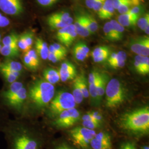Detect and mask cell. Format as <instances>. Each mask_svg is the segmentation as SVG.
Wrapping results in <instances>:
<instances>
[{
	"mask_svg": "<svg viewBox=\"0 0 149 149\" xmlns=\"http://www.w3.org/2000/svg\"><path fill=\"white\" fill-rule=\"evenodd\" d=\"M10 113L6 109L0 101V132L1 133L3 128L8 121L10 118Z\"/></svg>",
	"mask_w": 149,
	"mask_h": 149,
	"instance_id": "25",
	"label": "cell"
},
{
	"mask_svg": "<svg viewBox=\"0 0 149 149\" xmlns=\"http://www.w3.org/2000/svg\"><path fill=\"white\" fill-rule=\"evenodd\" d=\"M130 49L137 55L149 56V38L140 37L132 39L130 42Z\"/></svg>",
	"mask_w": 149,
	"mask_h": 149,
	"instance_id": "11",
	"label": "cell"
},
{
	"mask_svg": "<svg viewBox=\"0 0 149 149\" xmlns=\"http://www.w3.org/2000/svg\"><path fill=\"white\" fill-rule=\"evenodd\" d=\"M133 5L134 6H135L141 5V3L146 0H130Z\"/></svg>",
	"mask_w": 149,
	"mask_h": 149,
	"instance_id": "60",
	"label": "cell"
},
{
	"mask_svg": "<svg viewBox=\"0 0 149 149\" xmlns=\"http://www.w3.org/2000/svg\"><path fill=\"white\" fill-rule=\"evenodd\" d=\"M77 77L78 80L79 85L80 87V90L81 91L84 98H88L90 95L85 77L83 75L77 76Z\"/></svg>",
	"mask_w": 149,
	"mask_h": 149,
	"instance_id": "31",
	"label": "cell"
},
{
	"mask_svg": "<svg viewBox=\"0 0 149 149\" xmlns=\"http://www.w3.org/2000/svg\"><path fill=\"white\" fill-rule=\"evenodd\" d=\"M82 119L83 121H87V120H93V118L91 116V112H88L85 115L83 116V117L82 118Z\"/></svg>",
	"mask_w": 149,
	"mask_h": 149,
	"instance_id": "58",
	"label": "cell"
},
{
	"mask_svg": "<svg viewBox=\"0 0 149 149\" xmlns=\"http://www.w3.org/2000/svg\"><path fill=\"white\" fill-rule=\"evenodd\" d=\"M136 26L143 31L149 27V14L146 13L141 16L138 19L136 22Z\"/></svg>",
	"mask_w": 149,
	"mask_h": 149,
	"instance_id": "34",
	"label": "cell"
},
{
	"mask_svg": "<svg viewBox=\"0 0 149 149\" xmlns=\"http://www.w3.org/2000/svg\"><path fill=\"white\" fill-rule=\"evenodd\" d=\"M39 5L43 7H50L53 5L58 0H37Z\"/></svg>",
	"mask_w": 149,
	"mask_h": 149,
	"instance_id": "48",
	"label": "cell"
},
{
	"mask_svg": "<svg viewBox=\"0 0 149 149\" xmlns=\"http://www.w3.org/2000/svg\"><path fill=\"white\" fill-rule=\"evenodd\" d=\"M126 1L127 0H113V6L115 10H117L120 5Z\"/></svg>",
	"mask_w": 149,
	"mask_h": 149,
	"instance_id": "56",
	"label": "cell"
},
{
	"mask_svg": "<svg viewBox=\"0 0 149 149\" xmlns=\"http://www.w3.org/2000/svg\"><path fill=\"white\" fill-rule=\"evenodd\" d=\"M77 36L78 35L76 33L75 28H74V29L70 33L69 36H68V37L66 39L65 42L64 43V45L67 47H70L72 44V43L74 42L76 38L77 37Z\"/></svg>",
	"mask_w": 149,
	"mask_h": 149,
	"instance_id": "42",
	"label": "cell"
},
{
	"mask_svg": "<svg viewBox=\"0 0 149 149\" xmlns=\"http://www.w3.org/2000/svg\"><path fill=\"white\" fill-rule=\"evenodd\" d=\"M26 53H27L36 63H37L38 65H40L39 57L37 53V52H36L35 49H31L29 50H28Z\"/></svg>",
	"mask_w": 149,
	"mask_h": 149,
	"instance_id": "46",
	"label": "cell"
},
{
	"mask_svg": "<svg viewBox=\"0 0 149 149\" xmlns=\"http://www.w3.org/2000/svg\"><path fill=\"white\" fill-rule=\"evenodd\" d=\"M26 85L23 80H19L10 84L4 85L0 90V101L3 105Z\"/></svg>",
	"mask_w": 149,
	"mask_h": 149,
	"instance_id": "9",
	"label": "cell"
},
{
	"mask_svg": "<svg viewBox=\"0 0 149 149\" xmlns=\"http://www.w3.org/2000/svg\"><path fill=\"white\" fill-rule=\"evenodd\" d=\"M65 57V56H64V55L49 53L48 60L50 62L55 63H57L58 61L62 60L63 59H64Z\"/></svg>",
	"mask_w": 149,
	"mask_h": 149,
	"instance_id": "44",
	"label": "cell"
},
{
	"mask_svg": "<svg viewBox=\"0 0 149 149\" xmlns=\"http://www.w3.org/2000/svg\"><path fill=\"white\" fill-rule=\"evenodd\" d=\"M0 54L6 59L15 60L19 57L20 50L18 47H8L2 45Z\"/></svg>",
	"mask_w": 149,
	"mask_h": 149,
	"instance_id": "21",
	"label": "cell"
},
{
	"mask_svg": "<svg viewBox=\"0 0 149 149\" xmlns=\"http://www.w3.org/2000/svg\"><path fill=\"white\" fill-rule=\"evenodd\" d=\"M17 46H18V48L19 49V50L20 51L23 52L24 53L27 52L30 49H29L28 48V47L27 46L22 34L21 36H19L18 40V43H17Z\"/></svg>",
	"mask_w": 149,
	"mask_h": 149,
	"instance_id": "38",
	"label": "cell"
},
{
	"mask_svg": "<svg viewBox=\"0 0 149 149\" xmlns=\"http://www.w3.org/2000/svg\"><path fill=\"white\" fill-rule=\"evenodd\" d=\"M91 114L94 120L101 124L103 122V116L102 115V114H101L100 112H97V111L91 112Z\"/></svg>",
	"mask_w": 149,
	"mask_h": 149,
	"instance_id": "47",
	"label": "cell"
},
{
	"mask_svg": "<svg viewBox=\"0 0 149 149\" xmlns=\"http://www.w3.org/2000/svg\"><path fill=\"white\" fill-rule=\"evenodd\" d=\"M101 124L96 122L94 120H87V121H83L82 122V126L83 127L94 130L96 128H100L101 127Z\"/></svg>",
	"mask_w": 149,
	"mask_h": 149,
	"instance_id": "40",
	"label": "cell"
},
{
	"mask_svg": "<svg viewBox=\"0 0 149 149\" xmlns=\"http://www.w3.org/2000/svg\"><path fill=\"white\" fill-rule=\"evenodd\" d=\"M27 46L29 49H32V45L33 44V34L31 32H27L22 34Z\"/></svg>",
	"mask_w": 149,
	"mask_h": 149,
	"instance_id": "43",
	"label": "cell"
},
{
	"mask_svg": "<svg viewBox=\"0 0 149 149\" xmlns=\"http://www.w3.org/2000/svg\"><path fill=\"white\" fill-rule=\"evenodd\" d=\"M27 102L26 116L45 112L55 94L53 85L38 78L27 86Z\"/></svg>",
	"mask_w": 149,
	"mask_h": 149,
	"instance_id": "2",
	"label": "cell"
},
{
	"mask_svg": "<svg viewBox=\"0 0 149 149\" xmlns=\"http://www.w3.org/2000/svg\"><path fill=\"white\" fill-rule=\"evenodd\" d=\"M0 65L7 69L15 72L24 74L23 65L19 61L13 59H6L3 62H0Z\"/></svg>",
	"mask_w": 149,
	"mask_h": 149,
	"instance_id": "19",
	"label": "cell"
},
{
	"mask_svg": "<svg viewBox=\"0 0 149 149\" xmlns=\"http://www.w3.org/2000/svg\"><path fill=\"white\" fill-rule=\"evenodd\" d=\"M81 119L80 112L75 108L61 112L54 118L52 125L57 128H69L78 122Z\"/></svg>",
	"mask_w": 149,
	"mask_h": 149,
	"instance_id": "7",
	"label": "cell"
},
{
	"mask_svg": "<svg viewBox=\"0 0 149 149\" xmlns=\"http://www.w3.org/2000/svg\"><path fill=\"white\" fill-rule=\"evenodd\" d=\"M100 74L101 73L97 71H93L90 73L88 76V85L94 82L99 77Z\"/></svg>",
	"mask_w": 149,
	"mask_h": 149,
	"instance_id": "49",
	"label": "cell"
},
{
	"mask_svg": "<svg viewBox=\"0 0 149 149\" xmlns=\"http://www.w3.org/2000/svg\"><path fill=\"white\" fill-rule=\"evenodd\" d=\"M2 16V15H1V13H0V16Z\"/></svg>",
	"mask_w": 149,
	"mask_h": 149,
	"instance_id": "64",
	"label": "cell"
},
{
	"mask_svg": "<svg viewBox=\"0 0 149 149\" xmlns=\"http://www.w3.org/2000/svg\"><path fill=\"white\" fill-rule=\"evenodd\" d=\"M1 36L0 34V42H1Z\"/></svg>",
	"mask_w": 149,
	"mask_h": 149,
	"instance_id": "63",
	"label": "cell"
},
{
	"mask_svg": "<svg viewBox=\"0 0 149 149\" xmlns=\"http://www.w3.org/2000/svg\"><path fill=\"white\" fill-rule=\"evenodd\" d=\"M76 104L72 93L59 91L55 94L45 112L49 117L54 119L64 111L74 108Z\"/></svg>",
	"mask_w": 149,
	"mask_h": 149,
	"instance_id": "4",
	"label": "cell"
},
{
	"mask_svg": "<svg viewBox=\"0 0 149 149\" xmlns=\"http://www.w3.org/2000/svg\"><path fill=\"white\" fill-rule=\"evenodd\" d=\"M43 79L49 83L55 85L60 81L59 70L53 68H46L43 70Z\"/></svg>",
	"mask_w": 149,
	"mask_h": 149,
	"instance_id": "20",
	"label": "cell"
},
{
	"mask_svg": "<svg viewBox=\"0 0 149 149\" xmlns=\"http://www.w3.org/2000/svg\"><path fill=\"white\" fill-rule=\"evenodd\" d=\"M133 4L130 0H127L123 2L122 4L118 7L117 9L120 15L125 14L128 13L131 8L133 7Z\"/></svg>",
	"mask_w": 149,
	"mask_h": 149,
	"instance_id": "37",
	"label": "cell"
},
{
	"mask_svg": "<svg viewBox=\"0 0 149 149\" xmlns=\"http://www.w3.org/2000/svg\"><path fill=\"white\" fill-rule=\"evenodd\" d=\"M23 62L24 65L31 71H36L38 69L39 65L36 63L31 57L27 54V53H24L23 57Z\"/></svg>",
	"mask_w": 149,
	"mask_h": 149,
	"instance_id": "32",
	"label": "cell"
},
{
	"mask_svg": "<svg viewBox=\"0 0 149 149\" xmlns=\"http://www.w3.org/2000/svg\"><path fill=\"white\" fill-rule=\"evenodd\" d=\"M35 50L39 58L43 60H48L49 47L47 43L42 39L38 38L35 42Z\"/></svg>",
	"mask_w": 149,
	"mask_h": 149,
	"instance_id": "18",
	"label": "cell"
},
{
	"mask_svg": "<svg viewBox=\"0 0 149 149\" xmlns=\"http://www.w3.org/2000/svg\"><path fill=\"white\" fill-rule=\"evenodd\" d=\"M1 133L6 149H42L45 142L42 133L25 122L24 118L10 119Z\"/></svg>",
	"mask_w": 149,
	"mask_h": 149,
	"instance_id": "1",
	"label": "cell"
},
{
	"mask_svg": "<svg viewBox=\"0 0 149 149\" xmlns=\"http://www.w3.org/2000/svg\"><path fill=\"white\" fill-rule=\"evenodd\" d=\"M135 61H136L140 64L143 74H148L149 73V56H144L141 55H136L135 58Z\"/></svg>",
	"mask_w": 149,
	"mask_h": 149,
	"instance_id": "30",
	"label": "cell"
},
{
	"mask_svg": "<svg viewBox=\"0 0 149 149\" xmlns=\"http://www.w3.org/2000/svg\"><path fill=\"white\" fill-rule=\"evenodd\" d=\"M110 53V49L106 46H100L95 48L91 53L92 58L100 56L103 54Z\"/></svg>",
	"mask_w": 149,
	"mask_h": 149,
	"instance_id": "35",
	"label": "cell"
},
{
	"mask_svg": "<svg viewBox=\"0 0 149 149\" xmlns=\"http://www.w3.org/2000/svg\"><path fill=\"white\" fill-rule=\"evenodd\" d=\"M110 54H111L110 53L103 54V55L97 56L96 58H92V59H93V60L95 63H101V62H103L107 60H108Z\"/></svg>",
	"mask_w": 149,
	"mask_h": 149,
	"instance_id": "52",
	"label": "cell"
},
{
	"mask_svg": "<svg viewBox=\"0 0 149 149\" xmlns=\"http://www.w3.org/2000/svg\"><path fill=\"white\" fill-rule=\"evenodd\" d=\"M23 74L11 71L0 65V77L3 81L4 85L10 84L17 81L22 80Z\"/></svg>",
	"mask_w": 149,
	"mask_h": 149,
	"instance_id": "15",
	"label": "cell"
},
{
	"mask_svg": "<svg viewBox=\"0 0 149 149\" xmlns=\"http://www.w3.org/2000/svg\"><path fill=\"white\" fill-rule=\"evenodd\" d=\"M115 9L113 6V0H105L101 10L98 11V16L101 19H110L114 15Z\"/></svg>",
	"mask_w": 149,
	"mask_h": 149,
	"instance_id": "16",
	"label": "cell"
},
{
	"mask_svg": "<svg viewBox=\"0 0 149 149\" xmlns=\"http://www.w3.org/2000/svg\"><path fill=\"white\" fill-rule=\"evenodd\" d=\"M73 24L78 36L82 38H86L91 36L90 32L84 15L75 16Z\"/></svg>",
	"mask_w": 149,
	"mask_h": 149,
	"instance_id": "14",
	"label": "cell"
},
{
	"mask_svg": "<svg viewBox=\"0 0 149 149\" xmlns=\"http://www.w3.org/2000/svg\"><path fill=\"white\" fill-rule=\"evenodd\" d=\"M19 36L15 33L6 36L2 40V45L8 47H18L17 43Z\"/></svg>",
	"mask_w": 149,
	"mask_h": 149,
	"instance_id": "29",
	"label": "cell"
},
{
	"mask_svg": "<svg viewBox=\"0 0 149 149\" xmlns=\"http://www.w3.org/2000/svg\"><path fill=\"white\" fill-rule=\"evenodd\" d=\"M90 145L93 149H112L111 135L104 132L96 133Z\"/></svg>",
	"mask_w": 149,
	"mask_h": 149,
	"instance_id": "12",
	"label": "cell"
},
{
	"mask_svg": "<svg viewBox=\"0 0 149 149\" xmlns=\"http://www.w3.org/2000/svg\"><path fill=\"white\" fill-rule=\"evenodd\" d=\"M108 80V77L105 74H101L99 82L97 88V101L98 103L102 100L103 95L105 94V91L106 88L107 82Z\"/></svg>",
	"mask_w": 149,
	"mask_h": 149,
	"instance_id": "22",
	"label": "cell"
},
{
	"mask_svg": "<svg viewBox=\"0 0 149 149\" xmlns=\"http://www.w3.org/2000/svg\"><path fill=\"white\" fill-rule=\"evenodd\" d=\"M27 102L26 85L19 91L10 100L4 103L3 106L10 114H12L16 118H24L26 112Z\"/></svg>",
	"mask_w": 149,
	"mask_h": 149,
	"instance_id": "6",
	"label": "cell"
},
{
	"mask_svg": "<svg viewBox=\"0 0 149 149\" xmlns=\"http://www.w3.org/2000/svg\"><path fill=\"white\" fill-rule=\"evenodd\" d=\"M105 94L106 106L109 108L119 106L126 98L125 89L122 84L117 79H112L107 83Z\"/></svg>",
	"mask_w": 149,
	"mask_h": 149,
	"instance_id": "5",
	"label": "cell"
},
{
	"mask_svg": "<svg viewBox=\"0 0 149 149\" xmlns=\"http://www.w3.org/2000/svg\"><path fill=\"white\" fill-rule=\"evenodd\" d=\"M95 130L85 127H77L73 128L69 132V134L74 144L83 149L88 147L91 141L96 135Z\"/></svg>",
	"mask_w": 149,
	"mask_h": 149,
	"instance_id": "8",
	"label": "cell"
},
{
	"mask_svg": "<svg viewBox=\"0 0 149 149\" xmlns=\"http://www.w3.org/2000/svg\"><path fill=\"white\" fill-rule=\"evenodd\" d=\"M144 11L145 8L144 6L141 5L135 6L133 7L128 13L140 17L144 13Z\"/></svg>",
	"mask_w": 149,
	"mask_h": 149,
	"instance_id": "39",
	"label": "cell"
},
{
	"mask_svg": "<svg viewBox=\"0 0 149 149\" xmlns=\"http://www.w3.org/2000/svg\"><path fill=\"white\" fill-rule=\"evenodd\" d=\"M77 48L80 49V51L83 54H84L87 57L90 53V49L87 47L85 43L82 42H79L75 44Z\"/></svg>",
	"mask_w": 149,
	"mask_h": 149,
	"instance_id": "45",
	"label": "cell"
},
{
	"mask_svg": "<svg viewBox=\"0 0 149 149\" xmlns=\"http://www.w3.org/2000/svg\"><path fill=\"white\" fill-rule=\"evenodd\" d=\"M2 47V44L0 43V52H1V50Z\"/></svg>",
	"mask_w": 149,
	"mask_h": 149,
	"instance_id": "62",
	"label": "cell"
},
{
	"mask_svg": "<svg viewBox=\"0 0 149 149\" xmlns=\"http://www.w3.org/2000/svg\"><path fill=\"white\" fill-rule=\"evenodd\" d=\"M10 24V21L5 16H0V27H7Z\"/></svg>",
	"mask_w": 149,
	"mask_h": 149,
	"instance_id": "55",
	"label": "cell"
},
{
	"mask_svg": "<svg viewBox=\"0 0 149 149\" xmlns=\"http://www.w3.org/2000/svg\"><path fill=\"white\" fill-rule=\"evenodd\" d=\"M139 18L138 16L127 13L119 16L117 21L124 28L134 27L136 26V22Z\"/></svg>",
	"mask_w": 149,
	"mask_h": 149,
	"instance_id": "17",
	"label": "cell"
},
{
	"mask_svg": "<svg viewBox=\"0 0 149 149\" xmlns=\"http://www.w3.org/2000/svg\"><path fill=\"white\" fill-rule=\"evenodd\" d=\"M104 1H105V0H96L92 9L94 11L98 12L101 10L102 6L103 5V4H104Z\"/></svg>",
	"mask_w": 149,
	"mask_h": 149,
	"instance_id": "54",
	"label": "cell"
},
{
	"mask_svg": "<svg viewBox=\"0 0 149 149\" xmlns=\"http://www.w3.org/2000/svg\"><path fill=\"white\" fill-rule=\"evenodd\" d=\"M47 23L49 26L52 29H60L63 28L68 26L70 24H73L74 19L72 17H70L66 21L59 20V19H55L52 18H47Z\"/></svg>",
	"mask_w": 149,
	"mask_h": 149,
	"instance_id": "23",
	"label": "cell"
},
{
	"mask_svg": "<svg viewBox=\"0 0 149 149\" xmlns=\"http://www.w3.org/2000/svg\"><path fill=\"white\" fill-rule=\"evenodd\" d=\"M141 149H149V146H144L143 147H142Z\"/></svg>",
	"mask_w": 149,
	"mask_h": 149,
	"instance_id": "61",
	"label": "cell"
},
{
	"mask_svg": "<svg viewBox=\"0 0 149 149\" xmlns=\"http://www.w3.org/2000/svg\"><path fill=\"white\" fill-rule=\"evenodd\" d=\"M71 17L69 13L68 12L66 11H61L57 13H55L48 17L49 18L55 19H59V20H63L66 21L68 19Z\"/></svg>",
	"mask_w": 149,
	"mask_h": 149,
	"instance_id": "36",
	"label": "cell"
},
{
	"mask_svg": "<svg viewBox=\"0 0 149 149\" xmlns=\"http://www.w3.org/2000/svg\"><path fill=\"white\" fill-rule=\"evenodd\" d=\"M84 15L85 16L86 21L87 24V26L91 34L95 33L97 31L98 28V25L96 19L88 13H85Z\"/></svg>",
	"mask_w": 149,
	"mask_h": 149,
	"instance_id": "26",
	"label": "cell"
},
{
	"mask_svg": "<svg viewBox=\"0 0 149 149\" xmlns=\"http://www.w3.org/2000/svg\"><path fill=\"white\" fill-rule=\"evenodd\" d=\"M59 71L60 80L63 82L74 80L77 77L75 66L69 61H65L61 64Z\"/></svg>",
	"mask_w": 149,
	"mask_h": 149,
	"instance_id": "13",
	"label": "cell"
},
{
	"mask_svg": "<svg viewBox=\"0 0 149 149\" xmlns=\"http://www.w3.org/2000/svg\"><path fill=\"white\" fill-rule=\"evenodd\" d=\"M53 149H73L65 144H60L55 146Z\"/></svg>",
	"mask_w": 149,
	"mask_h": 149,
	"instance_id": "57",
	"label": "cell"
},
{
	"mask_svg": "<svg viewBox=\"0 0 149 149\" xmlns=\"http://www.w3.org/2000/svg\"><path fill=\"white\" fill-rule=\"evenodd\" d=\"M73 54L74 58L79 61H84L88 57L84 54L82 53L80 50V49L77 48V47L75 45L73 48Z\"/></svg>",
	"mask_w": 149,
	"mask_h": 149,
	"instance_id": "41",
	"label": "cell"
},
{
	"mask_svg": "<svg viewBox=\"0 0 149 149\" xmlns=\"http://www.w3.org/2000/svg\"><path fill=\"white\" fill-rule=\"evenodd\" d=\"M103 32L107 39L111 41H119L109 22H106L103 27Z\"/></svg>",
	"mask_w": 149,
	"mask_h": 149,
	"instance_id": "28",
	"label": "cell"
},
{
	"mask_svg": "<svg viewBox=\"0 0 149 149\" xmlns=\"http://www.w3.org/2000/svg\"><path fill=\"white\" fill-rule=\"evenodd\" d=\"M126 64V61H116L109 64L111 67L113 69H120L123 68Z\"/></svg>",
	"mask_w": 149,
	"mask_h": 149,
	"instance_id": "53",
	"label": "cell"
},
{
	"mask_svg": "<svg viewBox=\"0 0 149 149\" xmlns=\"http://www.w3.org/2000/svg\"><path fill=\"white\" fill-rule=\"evenodd\" d=\"M0 10L6 15L18 16L23 10L21 0H0Z\"/></svg>",
	"mask_w": 149,
	"mask_h": 149,
	"instance_id": "10",
	"label": "cell"
},
{
	"mask_svg": "<svg viewBox=\"0 0 149 149\" xmlns=\"http://www.w3.org/2000/svg\"><path fill=\"white\" fill-rule=\"evenodd\" d=\"M95 1L96 0H86V5L88 8L92 9Z\"/></svg>",
	"mask_w": 149,
	"mask_h": 149,
	"instance_id": "59",
	"label": "cell"
},
{
	"mask_svg": "<svg viewBox=\"0 0 149 149\" xmlns=\"http://www.w3.org/2000/svg\"><path fill=\"white\" fill-rule=\"evenodd\" d=\"M109 22L112 25V28L117 36L118 40H122L123 37V33L124 32V28L116 20H112Z\"/></svg>",
	"mask_w": 149,
	"mask_h": 149,
	"instance_id": "33",
	"label": "cell"
},
{
	"mask_svg": "<svg viewBox=\"0 0 149 149\" xmlns=\"http://www.w3.org/2000/svg\"><path fill=\"white\" fill-rule=\"evenodd\" d=\"M122 128L136 135L148 134L149 132V108L145 107L123 114L120 118Z\"/></svg>",
	"mask_w": 149,
	"mask_h": 149,
	"instance_id": "3",
	"label": "cell"
},
{
	"mask_svg": "<svg viewBox=\"0 0 149 149\" xmlns=\"http://www.w3.org/2000/svg\"><path fill=\"white\" fill-rule=\"evenodd\" d=\"M51 45L55 49L57 50L58 51H59V52H61V53H63L65 54L66 55L68 51H67L66 48H65L64 45H61V44H60L59 43H53Z\"/></svg>",
	"mask_w": 149,
	"mask_h": 149,
	"instance_id": "51",
	"label": "cell"
},
{
	"mask_svg": "<svg viewBox=\"0 0 149 149\" xmlns=\"http://www.w3.org/2000/svg\"><path fill=\"white\" fill-rule=\"evenodd\" d=\"M74 28V24H72L68 26L58 29L56 35V39L62 44H64L66 39L69 36L70 33Z\"/></svg>",
	"mask_w": 149,
	"mask_h": 149,
	"instance_id": "24",
	"label": "cell"
},
{
	"mask_svg": "<svg viewBox=\"0 0 149 149\" xmlns=\"http://www.w3.org/2000/svg\"><path fill=\"white\" fill-rule=\"evenodd\" d=\"M72 95L74 97L76 104H80L84 100V97L79 85V82L77 77L74 79V82L73 85V92Z\"/></svg>",
	"mask_w": 149,
	"mask_h": 149,
	"instance_id": "27",
	"label": "cell"
},
{
	"mask_svg": "<svg viewBox=\"0 0 149 149\" xmlns=\"http://www.w3.org/2000/svg\"><path fill=\"white\" fill-rule=\"evenodd\" d=\"M120 149H137L135 144L132 141H126L123 143Z\"/></svg>",
	"mask_w": 149,
	"mask_h": 149,
	"instance_id": "50",
	"label": "cell"
}]
</instances>
